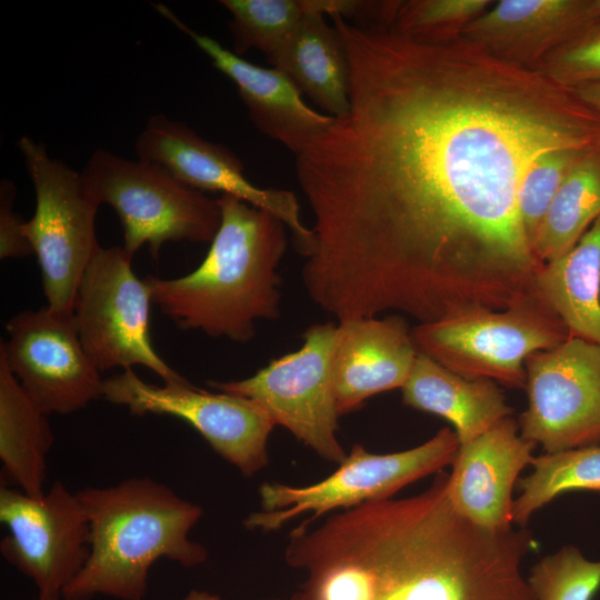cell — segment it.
<instances>
[{
  "label": "cell",
  "mask_w": 600,
  "mask_h": 600,
  "mask_svg": "<svg viewBox=\"0 0 600 600\" xmlns=\"http://www.w3.org/2000/svg\"><path fill=\"white\" fill-rule=\"evenodd\" d=\"M329 17L350 107L296 156L314 218L311 301L338 322L394 310L428 323L538 294L520 184L547 152L600 150V111L466 38Z\"/></svg>",
  "instance_id": "cell-1"
},
{
  "label": "cell",
  "mask_w": 600,
  "mask_h": 600,
  "mask_svg": "<svg viewBox=\"0 0 600 600\" xmlns=\"http://www.w3.org/2000/svg\"><path fill=\"white\" fill-rule=\"evenodd\" d=\"M448 480L294 528L284 560L306 579L290 600H534L521 572L531 534L461 517Z\"/></svg>",
  "instance_id": "cell-2"
},
{
  "label": "cell",
  "mask_w": 600,
  "mask_h": 600,
  "mask_svg": "<svg viewBox=\"0 0 600 600\" xmlns=\"http://www.w3.org/2000/svg\"><path fill=\"white\" fill-rule=\"evenodd\" d=\"M218 201L221 224L199 267L180 278L144 280L152 303L179 328L247 343L257 321L280 316L287 226L233 196Z\"/></svg>",
  "instance_id": "cell-3"
},
{
  "label": "cell",
  "mask_w": 600,
  "mask_h": 600,
  "mask_svg": "<svg viewBox=\"0 0 600 600\" xmlns=\"http://www.w3.org/2000/svg\"><path fill=\"white\" fill-rule=\"evenodd\" d=\"M77 496L90 526V556L63 600H143L149 570L159 559L184 568L207 560V549L189 538L202 508L164 483L130 478L111 487L84 488Z\"/></svg>",
  "instance_id": "cell-4"
},
{
  "label": "cell",
  "mask_w": 600,
  "mask_h": 600,
  "mask_svg": "<svg viewBox=\"0 0 600 600\" xmlns=\"http://www.w3.org/2000/svg\"><path fill=\"white\" fill-rule=\"evenodd\" d=\"M81 174L91 197L117 212L131 258L144 244L157 259L167 241L211 242L220 228L218 199L183 184L159 164L97 149Z\"/></svg>",
  "instance_id": "cell-5"
},
{
  "label": "cell",
  "mask_w": 600,
  "mask_h": 600,
  "mask_svg": "<svg viewBox=\"0 0 600 600\" xmlns=\"http://www.w3.org/2000/svg\"><path fill=\"white\" fill-rule=\"evenodd\" d=\"M419 353L470 379L526 388L524 362L564 342L569 331L540 294L504 310H471L411 329Z\"/></svg>",
  "instance_id": "cell-6"
},
{
  "label": "cell",
  "mask_w": 600,
  "mask_h": 600,
  "mask_svg": "<svg viewBox=\"0 0 600 600\" xmlns=\"http://www.w3.org/2000/svg\"><path fill=\"white\" fill-rule=\"evenodd\" d=\"M18 147L36 191V211L23 231L38 259L47 307L70 316L83 273L100 248L96 238L100 204L81 172L51 158L43 143L22 136Z\"/></svg>",
  "instance_id": "cell-7"
},
{
  "label": "cell",
  "mask_w": 600,
  "mask_h": 600,
  "mask_svg": "<svg viewBox=\"0 0 600 600\" xmlns=\"http://www.w3.org/2000/svg\"><path fill=\"white\" fill-rule=\"evenodd\" d=\"M459 447L458 437L450 428L440 429L418 447L388 454L371 453L356 443L340 467L314 484L262 483L259 488L262 510L250 513L243 526L271 532L306 512L311 517L302 524L310 526L329 511L390 499L404 486L452 463Z\"/></svg>",
  "instance_id": "cell-8"
},
{
  "label": "cell",
  "mask_w": 600,
  "mask_h": 600,
  "mask_svg": "<svg viewBox=\"0 0 600 600\" xmlns=\"http://www.w3.org/2000/svg\"><path fill=\"white\" fill-rule=\"evenodd\" d=\"M151 291L123 247L99 248L78 287L73 321L81 344L100 372L141 364L164 384L188 380L169 367L150 338Z\"/></svg>",
  "instance_id": "cell-9"
},
{
  "label": "cell",
  "mask_w": 600,
  "mask_h": 600,
  "mask_svg": "<svg viewBox=\"0 0 600 600\" xmlns=\"http://www.w3.org/2000/svg\"><path fill=\"white\" fill-rule=\"evenodd\" d=\"M302 339L300 349L271 360L249 378L207 384L254 401L276 426L286 428L321 458L340 464L347 453L337 438L339 414L331 379L337 324H311Z\"/></svg>",
  "instance_id": "cell-10"
},
{
  "label": "cell",
  "mask_w": 600,
  "mask_h": 600,
  "mask_svg": "<svg viewBox=\"0 0 600 600\" xmlns=\"http://www.w3.org/2000/svg\"><path fill=\"white\" fill-rule=\"evenodd\" d=\"M101 398L127 407L132 416L168 414L187 421L244 477H252L268 464L267 444L276 424L250 399L210 392L189 381L150 384L131 368L104 379Z\"/></svg>",
  "instance_id": "cell-11"
},
{
  "label": "cell",
  "mask_w": 600,
  "mask_h": 600,
  "mask_svg": "<svg viewBox=\"0 0 600 600\" xmlns=\"http://www.w3.org/2000/svg\"><path fill=\"white\" fill-rule=\"evenodd\" d=\"M2 557L30 578L38 600H63L90 556V526L77 496L54 481L40 498L1 486Z\"/></svg>",
  "instance_id": "cell-12"
},
{
  "label": "cell",
  "mask_w": 600,
  "mask_h": 600,
  "mask_svg": "<svg viewBox=\"0 0 600 600\" xmlns=\"http://www.w3.org/2000/svg\"><path fill=\"white\" fill-rule=\"evenodd\" d=\"M528 408L522 438L546 453L600 444V346L569 337L524 362Z\"/></svg>",
  "instance_id": "cell-13"
},
{
  "label": "cell",
  "mask_w": 600,
  "mask_h": 600,
  "mask_svg": "<svg viewBox=\"0 0 600 600\" xmlns=\"http://www.w3.org/2000/svg\"><path fill=\"white\" fill-rule=\"evenodd\" d=\"M2 357L31 399L48 416L69 414L101 397L103 380L84 351L73 316L44 307L6 324Z\"/></svg>",
  "instance_id": "cell-14"
},
{
  "label": "cell",
  "mask_w": 600,
  "mask_h": 600,
  "mask_svg": "<svg viewBox=\"0 0 600 600\" xmlns=\"http://www.w3.org/2000/svg\"><path fill=\"white\" fill-rule=\"evenodd\" d=\"M139 160L156 163L183 184L201 192L233 196L280 219L304 257L313 233L304 226L293 192L260 188L250 182L243 162L226 146L208 141L183 122L164 114L149 118L134 144Z\"/></svg>",
  "instance_id": "cell-15"
},
{
  "label": "cell",
  "mask_w": 600,
  "mask_h": 600,
  "mask_svg": "<svg viewBox=\"0 0 600 600\" xmlns=\"http://www.w3.org/2000/svg\"><path fill=\"white\" fill-rule=\"evenodd\" d=\"M154 8L190 37L213 66L233 81L251 122L263 134L297 156L332 124L334 117L310 108L280 69L246 61L213 38L190 29L164 4L157 3Z\"/></svg>",
  "instance_id": "cell-16"
},
{
  "label": "cell",
  "mask_w": 600,
  "mask_h": 600,
  "mask_svg": "<svg viewBox=\"0 0 600 600\" xmlns=\"http://www.w3.org/2000/svg\"><path fill=\"white\" fill-rule=\"evenodd\" d=\"M536 446L520 436L511 417L460 444L448 480L454 510L484 529H511L512 489L519 473L531 464Z\"/></svg>",
  "instance_id": "cell-17"
},
{
  "label": "cell",
  "mask_w": 600,
  "mask_h": 600,
  "mask_svg": "<svg viewBox=\"0 0 600 600\" xmlns=\"http://www.w3.org/2000/svg\"><path fill=\"white\" fill-rule=\"evenodd\" d=\"M418 353L401 316L338 322L331 379L339 417L374 394L402 389Z\"/></svg>",
  "instance_id": "cell-18"
},
{
  "label": "cell",
  "mask_w": 600,
  "mask_h": 600,
  "mask_svg": "<svg viewBox=\"0 0 600 600\" xmlns=\"http://www.w3.org/2000/svg\"><path fill=\"white\" fill-rule=\"evenodd\" d=\"M599 19L598 0H501L473 20L463 38L536 70L551 51Z\"/></svg>",
  "instance_id": "cell-19"
},
{
  "label": "cell",
  "mask_w": 600,
  "mask_h": 600,
  "mask_svg": "<svg viewBox=\"0 0 600 600\" xmlns=\"http://www.w3.org/2000/svg\"><path fill=\"white\" fill-rule=\"evenodd\" d=\"M349 6V0H317L270 60L301 93L334 118L349 111V66L340 36L324 16H346Z\"/></svg>",
  "instance_id": "cell-20"
},
{
  "label": "cell",
  "mask_w": 600,
  "mask_h": 600,
  "mask_svg": "<svg viewBox=\"0 0 600 600\" xmlns=\"http://www.w3.org/2000/svg\"><path fill=\"white\" fill-rule=\"evenodd\" d=\"M401 390L406 406L448 420L460 444L476 439L513 412L494 381L466 378L422 353H418Z\"/></svg>",
  "instance_id": "cell-21"
},
{
  "label": "cell",
  "mask_w": 600,
  "mask_h": 600,
  "mask_svg": "<svg viewBox=\"0 0 600 600\" xmlns=\"http://www.w3.org/2000/svg\"><path fill=\"white\" fill-rule=\"evenodd\" d=\"M48 414L31 399L0 357L1 486L44 494L47 454L53 443Z\"/></svg>",
  "instance_id": "cell-22"
},
{
  "label": "cell",
  "mask_w": 600,
  "mask_h": 600,
  "mask_svg": "<svg viewBox=\"0 0 600 600\" xmlns=\"http://www.w3.org/2000/svg\"><path fill=\"white\" fill-rule=\"evenodd\" d=\"M536 287L570 337L600 346V216L570 251L542 266Z\"/></svg>",
  "instance_id": "cell-23"
},
{
  "label": "cell",
  "mask_w": 600,
  "mask_h": 600,
  "mask_svg": "<svg viewBox=\"0 0 600 600\" xmlns=\"http://www.w3.org/2000/svg\"><path fill=\"white\" fill-rule=\"evenodd\" d=\"M600 216V150L586 153L571 169L544 217L534 243L543 262L570 251Z\"/></svg>",
  "instance_id": "cell-24"
},
{
  "label": "cell",
  "mask_w": 600,
  "mask_h": 600,
  "mask_svg": "<svg viewBox=\"0 0 600 600\" xmlns=\"http://www.w3.org/2000/svg\"><path fill=\"white\" fill-rule=\"evenodd\" d=\"M533 471L519 481L512 523L526 526L531 514L569 491L600 493V444L534 457Z\"/></svg>",
  "instance_id": "cell-25"
},
{
  "label": "cell",
  "mask_w": 600,
  "mask_h": 600,
  "mask_svg": "<svg viewBox=\"0 0 600 600\" xmlns=\"http://www.w3.org/2000/svg\"><path fill=\"white\" fill-rule=\"evenodd\" d=\"M232 18L228 23L233 52L250 49L264 53L270 61L290 39L301 19L317 0H221Z\"/></svg>",
  "instance_id": "cell-26"
},
{
  "label": "cell",
  "mask_w": 600,
  "mask_h": 600,
  "mask_svg": "<svg viewBox=\"0 0 600 600\" xmlns=\"http://www.w3.org/2000/svg\"><path fill=\"white\" fill-rule=\"evenodd\" d=\"M491 0L400 1L389 28L426 43H450L463 38L467 27L486 12Z\"/></svg>",
  "instance_id": "cell-27"
},
{
  "label": "cell",
  "mask_w": 600,
  "mask_h": 600,
  "mask_svg": "<svg viewBox=\"0 0 600 600\" xmlns=\"http://www.w3.org/2000/svg\"><path fill=\"white\" fill-rule=\"evenodd\" d=\"M527 581L534 600H591L600 588V561L567 546L538 561Z\"/></svg>",
  "instance_id": "cell-28"
},
{
  "label": "cell",
  "mask_w": 600,
  "mask_h": 600,
  "mask_svg": "<svg viewBox=\"0 0 600 600\" xmlns=\"http://www.w3.org/2000/svg\"><path fill=\"white\" fill-rule=\"evenodd\" d=\"M588 152L589 150L578 149L547 152L536 159L523 177L518 192V207L533 250L544 217L559 188L573 166Z\"/></svg>",
  "instance_id": "cell-29"
},
{
  "label": "cell",
  "mask_w": 600,
  "mask_h": 600,
  "mask_svg": "<svg viewBox=\"0 0 600 600\" xmlns=\"http://www.w3.org/2000/svg\"><path fill=\"white\" fill-rule=\"evenodd\" d=\"M536 70L572 89L600 82V19L551 51Z\"/></svg>",
  "instance_id": "cell-30"
},
{
  "label": "cell",
  "mask_w": 600,
  "mask_h": 600,
  "mask_svg": "<svg viewBox=\"0 0 600 600\" xmlns=\"http://www.w3.org/2000/svg\"><path fill=\"white\" fill-rule=\"evenodd\" d=\"M16 187L9 179L0 182V258H21L33 253L22 218L14 211Z\"/></svg>",
  "instance_id": "cell-31"
},
{
  "label": "cell",
  "mask_w": 600,
  "mask_h": 600,
  "mask_svg": "<svg viewBox=\"0 0 600 600\" xmlns=\"http://www.w3.org/2000/svg\"><path fill=\"white\" fill-rule=\"evenodd\" d=\"M574 90L586 103L600 111V82L581 86Z\"/></svg>",
  "instance_id": "cell-32"
},
{
  "label": "cell",
  "mask_w": 600,
  "mask_h": 600,
  "mask_svg": "<svg viewBox=\"0 0 600 600\" xmlns=\"http://www.w3.org/2000/svg\"><path fill=\"white\" fill-rule=\"evenodd\" d=\"M182 600H222L218 594L201 590H191Z\"/></svg>",
  "instance_id": "cell-33"
}]
</instances>
